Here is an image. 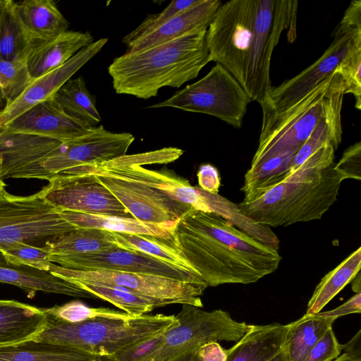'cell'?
<instances>
[{"instance_id":"1","label":"cell","mask_w":361,"mask_h":361,"mask_svg":"<svg viewBox=\"0 0 361 361\" xmlns=\"http://www.w3.org/2000/svg\"><path fill=\"white\" fill-rule=\"evenodd\" d=\"M298 1L231 0L221 4L206 33L209 61L222 66L260 106L270 89L273 51L283 30L296 37Z\"/></svg>"},{"instance_id":"2","label":"cell","mask_w":361,"mask_h":361,"mask_svg":"<svg viewBox=\"0 0 361 361\" xmlns=\"http://www.w3.org/2000/svg\"><path fill=\"white\" fill-rule=\"evenodd\" d=\"M176 147L135 154H125L102 163L72 168L57 178L82 173L94 176L137 220L152 224L178 221L189 211H204V197L198 186L165 171L142 165L171 163L183 154Z\"/></svg>"},{"instance_id":"3","label":"cell","mask_w":361,"mask_h":361,"mask_svg":"<svg viewBox=\"0 0 361 361\" xmlns=\"http://www.w3.org/2000/svg\"><path fill=\"white\" fill-rule=\"evenodd\" d=\"M173 244L207 286L250 284L275 271L276 250L212 212L192 209L173 231Z\"/></svg>"},{"instance_id":"4","label":"cell","mask_w":361,"mask_h":361,"mask_svg":"<svg viewBox=\"0 0 361 361\" xmlns=\"http://www.w3.org/2000/svg\"><path fill=\"white\" fill-rule=\"evenodd\" d=\"M335 151L326 145L278 183L245 195L240 212L269 227L321 219L345 180L335 169Z\"/></svg>"},{"instance_id":"5","label":"cell","mask_w":361,"mask_h":361,"mask_svg":"<svg viewBox=\"0 0 361 361\" xmlns=\"http://www.w3.org/2000/svg\"><path fill=\"white\" fill-rule=\"evenodd\" d=\"M207 30L193 32L115 58L108 68L117 94L147 99L164 87H180L197 77L209 61Z\"/></svg>"},{"instance_id":"6","label":"cell","mask_w":361,"mask_h":361,"mask_svg":"<svg viewBox=\"0 0 361 361\" xmlns=\"http://www.w3.org/2000/svg\"><path fill=\"white\" fill-rule=\"evenodd\" d=\"M47 318V326L35 340L69 346L95 357L114 355L178 324L176 315L162 314L127 320L97 317L75 324Z\"/></svg>"},{"instance_id":"7","label":"cell","mask_w":361,"mask_h":361,"mask_svg":"<svg viewBox=\"0 0 361 361\" xmlns=\"http://www.w3.org/2000/svg\"><path fill=\"white\" fill-rule=\"evenodd\" d=\"M344 92L343 77L335 71L298 103L262 126L251 166L271 157L297 154L319 121L342 107Z\"/></svg>"},{"instance_id":"8","label":"cell","mask_w":361,"mask_h":361,"mask_svg":"<svg viewBox=\"0 0 361 361\" xmlns=\"http://www.w3.org/2000/svg\"><path fill=\"white\" fill-rule=\"evenodd\" d=\"M250 102L245 91L231 74L216 63L199 80L148 108L173 107L208 114L240 128Z\"/></svg>"},{"instance_id":"9","label":"cell","mask_w":361,"mask_h":361,"mask_svg":"<svg viewBox=\"0 0 361 361\" xmlns=\"http://www.w3.org/2000/svg\"><path fill=\"white\" fill-rule=\"evenodd\" d=\"M50 273L73 282L116 286L153 301L157 307L173 304H188L202 307L200 296L207 288L164 276L111 270H75L51 263Z\"/></svg>"},{"instance_id":"10","label":"cell","mask_w":361,"mask_h":361,"mask_svg":"<svg viewBox=\"0 0 361 361\" xmlns=\"http://www.w3.org/2000/svg\"><path fill=\"white\" fill-rule=\"evenodd\" d=\"M75 228L39 191L26 196L7 192L0 197V245L20 241L44 247Z\"/></svg>"},{"instance_id":"11","label":"cell","mask_w":361,"mask_h":361,"mask_svg":"<svg viewBox=\"0 0 361 361\" xmlns=\"http://www.w3.org/2000/svg\"><path fill=\"white\" fill-rule=\"evenodd\" d=\"M178 324L166 331L164 340L147 361H165L184 350L210 341H238L251 324L234 320L228 312H207L184 304L176 315Z\"/></svg>"},{"instance_id":"12","label":"cell","mask_w":361,"mask_h":361,"mask_svg":"<svg viewBox=\"0 0 361 361\" xmlns=\"http://www.w3.org/2000/svg\"><path fill=\"white\" fill-rule=\"evenodd\" d=\"M334 40L311 66L277 87H271L262 106L264 126L287 111L331 75L353 45L361 42V30L335 29Z\"/></svg>"},{"instance_id":"13","label":"cell","mask_w":361,"mask_h":361,"mask_svg":"<svg viewBox=\"0 0 361 361\" xmlns=\"http://www.w3.org/2000/svg\"><path fill=\"white\" fill-rule=\"evenodd\" d=\"M135 140L130 133H113L102 126L63 142L32 172L29 179L50 181L79 166L106 161L126 154Z\"/></svg>"},{"instance_id":"14","label":"cell","mask_w":361,"mask_h":361,"mask_svg":"<svg viewBox=\"0 0 361 361\" xmlns=\"http://www.w3.org/2000/svg\"><path fill=\"white\" fill-rule=\"evenodd\" d=\"M39 192L49 204L60 212L133 218L124 206L90 174L75 173L53 179L48 181Z\"/></svg>"},{"instance_id":"15","label":"cell","mask_w":361,"mask_h":361,"mask_svg":"<svg viewBox=\"0 0 361 361\" xmlns=\"http://www.w3.org/2000/svg\"><path fill=\"white\" fill-rule=\"evenodd\" d=\"M51 262L70 269L111 270L147 274L207 286L198 275L148 255L118 247L97 253L58 257Z\"/></svg>"},{"instance_id":"16","label":"cell","mask_w":361,"mask_h":361,"mask_svg":"<svg viewBox=\"0 0 361 361\" xmlns=\"http://www.w3.org/2000/svg\"><path fill=\"white\" fill-rule=\"evenodd\" d=\"M107 42V38L94 41L62 66L33 79L25 92L0 114V129L32 106L51 99L66 81L101 51Z\"/></svg>"},{"instance_id":"17","label":"cell","mask_w":361,"mask_h":361,"mask_svg":"<svg viewBox=\"0 0 361 361\" xmlns=\"http://www.w3.org/2000/svg\"><path fill=\"white\" fill-rule=\"evenodd\" d=\"M92 128L67 116L48 99L29 109L1 130L66 142L90 133Z\"/></svg>"},{"instance_id":"18","label":"cell","mask_w":361,"mask_h":361,"mask_svg":"<svg viewBox=\"0 0 361 361\" xmlns=\"http://www.w3.org/2000/svg\"><path fill=\"white\" fill-rule=\"evenodd\" d=\"M221 4L219 0H202L155 29L124 44L127 52L147 49L193 32L207 30Z\"/></svg>"},{"instance_id":"19","label":"cell","mask_w":361,"mask_h":361,"mask_svg":"<svg viewBox=\"0 0 361 361\" xmlns=\"http://www.w3.org/2000/svg\"><path fill=\"white\" fill-rule=\"evenodd\" d=\"M289 324L251 325L247 333L226 350V361H290L286 348Z\"/></svg>"},{"instance_id":"20","label":"cell","mask_w":361,"mask_h":361,"mask_svg":"<svg viewBox=\"0 0 361 361\" xmlns=\"http://www.w3.org/2000/svg\"><path fill=\"white\" fill-rule=\"evenodd\" d=\"M0 283L15 286L29 298L37 292L65 295L75 298H94L75 283L49 271L8 263L0 253Z\"/></svg>"},{"instance_id":"21","label":"cell","mask_w":361,"mask_h":361,"mask_svg":"<svg viewBox=\"0 0 361 361\" xmlns=\"http://www.w3.org/2000/svg\"><path fill=\"white\" fill-rule=\"evenodd\" d=\"M44 308L14 300L0 303V346L35 340L47 324Z\"/></svg>"},{"instance_id":"22","label":"cell","mask_w":361,"mask_h":361,"mask_svg":"<svg viewBox=\"0 0 361 361\" xmlns=\"http://www.w3.org/2000/svg\"><path fill=\"white\" fill-rule=\"evenodd\" d=\"M93 42L94 37L89 32L66 30L39 44L27 59L31 77L36 79L59 68Z\"/></svg>"},{"instance_id":"23","label":"cell","mask_w":361,"mask_h":361,"mask_svg":"<svg viewBox=\"0 0 361 361\" xmlns=\"http://www.w3.org/2000/svg\"><path fill=\"white\" fill-rule=\"evenodd\" d=\"M59 212L75 228H95L111 232L149 235L169 240H173V231L177 222L157 224L133 218L71 212Z\"/></svg>"},{"instance_id":"24","label":"cell","mask_w":361,"mask_h":361,"mask_svg":"<svg viewBox=\"0 0 361 361\" xmlns=\"http://www.w3.org/2000/svg\"><path fill=\"white\" fill-rule=\"evenodd\" d=\"M41 43L25 28L18 13L17 2L3 0L0 8V60L27 59Z\"/></svg>"},{"instance_id":"25","label":"cell","mask_w":361,"mask_h":361,"mask_svg":"<svg viewBox=\"0 0 361 361\" xmlns=\"http://www.w3.org/2000/svg\"><path fill=\"white\" fill-rule=\"evenodd\" d=\"M17 4L23 23L37 41L51 40L68 30V20L53 1L25 0Z\"/></svg>"},{"instance_id":"26","label":"cell","mask_w":361,"mask_h":361,"mask_svg":"<svg viewBox=\"0 0 361 361\" xmlns=\"http://www.w3.org/2000/svg\"><path fill=\"white\" fill-rule=\"evenodd\" d=\"M116 247L111 231L76 228L48 242L44 247L49 252L51 262L58 257L97 253Z\"/></svg>"},{"instance_id":"27","label":"cell","mask_w":361,"mask_h":361,"mask_svg":"<svg viewBox=\"0 0 361 361\" xmlns=\"http://www.w3.org/2000/svg\"><path fill=\"white\" fill-rule=\"evenodd\" d=\"M96 357L78 349L44 341L0 346V361H96Z\"/></svg>"},{"instance_id":"28","label":"cell","mask_w":361,"mask_h":361,"mask_svg":"<svg viewBox=\"0 0 361 361\" xmlns=\"http://www.w3.org/2000/svg\"><path fill=\"white\" fill-rule=\"evenodd\" d=\"M49 99L67 116L85 126L97 127L101 122L95 97L87 89L82 76L69 79Z\"/></svg>"},{"instance_id":"29","label":"cell","mask_w":361,"mask_h":361,"mask_svg":"<svg viewBox=\"0 0 361 361\" xmlns=\"http://www.w3.org/2000/svg\"><path fill=\"white\" fill-rule=\"evenodd\" d=\"M361 247H359L335 269L327 273L316 286L304 315L315 314L327 305L360 272Z\"/></svg>"},{"instance_id":"30","label":"cell","mask_w":361,"mask_h":361,"mask_svg":"<svg viewBox=\"0 0 361 361\" xmlns=\"http://www.w3.org/2000/svg\"><path fill=\"white\" fill-rule=\"evenodd\" d=\"M112 235L114 244L119 248L148 255L198 275L176 249L173 244V239L169 240L149 235L117 232H112Z\"/></svg>"},{"instance_id":"31","label":"cell","mask_w":361,"mask_h":361,"mask_svg":"<svg viewBox=\"0 0 361 361\" xmlns=\"http://www.w3.org/2000/svg\"><path fill=\"white\" fill-rule=\"evenodd\" d=\"M336 319L317 314L302 316L289 324L286 348L290 361H302L312 347Z\"/></svg>"},{"instance_id":"32","label":"cell","mask_w":361,"mask_h":361,"mask_svg":"<svg viewBox=\"0 0 361 361\" xmlns=\"http://www.w3.org/2000/svg\"><path fill=\"white\" fill-rule=\"evenodd\" d=\"M207 207L228 219L237 228L255 238L260 242L279 250V240L270 227L257 224L243 215L235 204L218 194L207 192L201 189Z\"/></svg>"},{"instance_id":"33","label":"cell","mask_w":361,"mask_h":361,"mask_svg":"<svg viewBox=\"0 0 361 361\" xmlns=\"http://www.w3.org/2000/svg\"><path fill=\"white\" fill-rule=\"evenodd\" d=\"M295 154L286 153L271 157L250 166L245 175L241 190L246 195L278 183L292 171Z\"/></svg>"},{"instance_id":"34","label":"cell","mask_w":361,"mask_h":361,"mask_svg":"<svg viewBox=\"0 0 361 361\" xmlns=\"http://www.w3.org/2000/svg\"><path fill=\"white\" fill-rule=\"evenodd\" d=\"M94 298H99L114 305L121 311L134 316L147 314L157 307L149 299L122 288L91 283L73 282Z\"/></svg>"},{"instance_id":"35","label":"cell","mask_w":361,"mask_h":361,"mask_svg":"<svg viewBox=\"0 0 361 361\" xmlns=\"http://www.w3.org/2000/svg\"><path fill=\"white\" fill-rule=\"evenodd\" d=\"M341 107L336 108L326 116L304 143L293 159L292 171L299 167L307 159L326 145H331L336 150L341 141Z\"/></svg>"},{"instance_id":"36","label":"cell","mask_w":361,"mask_h":361,"mask_svg":"<svg viewBox=\"0 0 361 361\" xmlns=\"http://www.w3.org/2000/svg\"><path fill=\"white\" fill-rule=\"evenodd\" d=\"M44 309L47 316L61 322L72 324L97 317L127 320L135 317L123 311L105 307H90L78 300Z\"/></svg>"},{"instance_id":"37","label":"cell","mask_w":361,"mask_h":361,"mask_svg":"<svg viewBox=\"0 0 361 361\" xmlns=\"http://www.w3.org/2000/svg\"><path fill=\"white\" fill-rule=\"evenodd\" d=\"M32 80L27 59L0 60V93L6 107L16 101Z\"/></svg>"},{"instance_id":"38","label":"cell","mask_w":361,"mask_h":361,"mask_svg":"<svg viewBox=\"0 0 361 361\" xmlns=\"http://www.w3.org/2000/svg\"><path fill=\"white\" fill-rule=\"evenodd\" d=\"M0 253L9 264L48 271L50 264L49 252L24 242L16 241L0 245Z\"/></svg>"},{"instance_id":"39","label":"cell","mask_w":361,"mask_h":361,"mask_svg":"<svg viewBox=\"0 0 361 361\" xmlns=\"http://www.w3.org/2000/svg\"><path fill=\"white\" fill-rule=\"evenodd\" d=\"M336 71L344 81L345 94H352L355 99V106L361 109V42L355 43Z\"/></svg>"},{"instance_id":"40","label":"cell","mask_w":361,"mask_h":361,"mask_svg":"<svg viewBox=\"0 0 361 361\" xmlns=\"http://www.w3.org/2000/svg\"><path fill=\"white\" fill-rule=\"evenodd\" d=\"M201 1L202 0H176L171 1L161 12L149 15L140 25L123 37L122 39L123 43L126 44L155 29L171 17L200 4Z\"/></svg>"},{"instance_id":"41","label":"cell","mask_w":361,"mask_h":361,"mask_svg":"<svg viewBox=\"0 0 361 361\" xmlns=\"http://www.w3.org/2000/svg\"><path fill=\"white\" fill-rule=\"evenodd\" d=\"M343 345L337 341L332 326L312 347L302 361H332L338 357Z\"/></svg>"},{"instance_id":"42","label":"cell","mask_w":361,"mask_h":361,"mask_svg":"<svg viewBox=\"0 0 361 361\" xmlns=\"http://www.w3.org/2000/svg\"><path fill=\"white\" fill-rule=\"evenodd\" d=\"M335 169L345 179L360 180L361 178V142L348 147L343 153L341 159L335 164Z\"/></svg>"},{"instance_id":"43","label":"cell","mask_w":361,"mask_h":361,"mask_svg":"<svg viewBox=\"0 0 361 361\" xmlns=\"http://www.w3.org/2000/svg\"><path fill=\"white\" fill-rule=\"evenodd\" d=\"M199 187L209 193L218 194L221 182L217 169L209 164L200 166L197 172Z\"/></svg>"},{"instance_id":"44","label":"cell","mask_w":361,"mask_h":361,"mask_svg":"<svg viewBox=\"0 0 361 361\" xmlns=\"http://www.w3.org/2000/svg\"><path fill=\"white\" fill-rule=\"evenodd\" d=\"M361 311V293H355L344 303L336 308L317 313L318 316L327 318H337L353 313H360Z\"/></svg>"},{"instance_id":"45","label":"cell","mask_w":361,"mask_h":361,"mask_svg":"<svg viewBox=\"0 0 361 361\" xmlns=\"http://www.w3.org/2000/svg\"><path fill=\"white\" fill-rule=\"evenodd\" d=\"M337 28L342 30H361V1H352Z\"/></svg>"},{"instance_id":"46","label":"cell","mask_w":361,"mask_h":361,"mask_svg":"<svg viewBox=\"0 0 361 361\" xmlns=\"http://www.w3.org/2000/svg\"><path fill=\"white\" fill-rule=\"evenodd\" d=\"M199 355L202 361H226L227 353L217 341H210L201 345Z\"/></svg>"},{"instance_id":"47","label":"cell","mask_w":361,"mask_h":361,"mask_svg":"<svg viewBox=\"0 0 361 361\" xmlns=\"http://www.w3.org/2000/svg\"><path fill=\"white\" fill-rule=\"evenodd\" d=\"M361 331L358 332L346 343L343 345L342 350L357 360L361 361L360 337Z\"/></svg>"},{"instance_id":"48","label":"cell","mask_w":361,"mask_h":361,"mask_svg":"<svg viewBox=\"0 0 361 361\" xmlns=\"http://www.w3.org/2000/svg\"><path fill=\"white\" fill-rule=\"evenodd\" d=\"M200 346L184 350L165 361H202L199 355Z\"/></svg>"},{"instance_id":"49","label":"cell","mask_w":361,"mask_h":361,"mask_svg":"<svg viewBox=\"0 0 361 361\" xmlns=\"http://www.w3.org/2000/svg\"><path fill=\"white\" fill-rule=\"evenodd\" d=\"M361 277L360 272L352 280V289L355 293H360L361 290Z\"/></svg>"},{"instance_id":"50","label":"cell","mask_w":361,"mask_h":361,"mask_svg":"<svg viewBox=\"0 0 361 361\" xmlns=\"http://www.w3.org/2000/svg\"><path fill=\"white\" fill-rule=\"evenodd\" d=\"M332 361H360L354 359L346 353L341 354L338 357Z\"/></svg>"},{"instance_id":"51","label":"cell","mask_w":361,"mask_h":361,"mask_svg":"<svg viewBox=\"0 0 361 361\" xmlns=\"http://www.w3.org/2000/svg\"><path fill=\"white\" fill-rule=\"evenodd\" d=\"M6 185L2 179L0 178V197L4 196L6 192Z\"/></svg>"},{"instance_id":"52","label":"cell","mask_w":361,"mask_h":361,"mask_svg":"<svg viewBox=\"0 0 361 361\" xmlns=\"http://www.w3.org/2000/svg\"><path fill=\"white\" fill-rule=\"evenodd\" d=\"M5 107H6L5 102L4 101V99L1 97V94L0 93V114L2 112V111L4 109Z\"/></svg>"},{"instance_id":"53","label":"cell","mask_w":361,"mask_h":361,"mask_svg":"<svg viewBox=\"0 0 361 361\" xmlns=\"http://www.w3.org/2000/svg\"><path fill=\"white\" fill-rule=\"evenodd\" d=\"M1 132H0V147H1ZM0 163H1V154H0Z\"/></svg>"},{"instance_id":"54","label":"cell","mask_w":361,"mask_h":361,"mask_svg":"<svg viewBox=\"0 0 361 361\" xmlns=\"http://www.w3.org/2000/svg\"><path fill=\"white\" fill-rule=\"evenodd\" d=\"M2 1H3V0H0V8H1V5H2Z\"/></svg>"},{"instance_id":"55","label":"cell","mask_w":361,"mask_h":361,"mask_svg":"<svg viewBox=\"0 0 361 361\" xmlns=\"http://www.w3.org/2000/svg\"><path fill=\"white\" fill-rule=\"evenodd\" d=\"M4 301V300H0V303H1Z\"/></svg>"}]
</instances>
